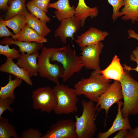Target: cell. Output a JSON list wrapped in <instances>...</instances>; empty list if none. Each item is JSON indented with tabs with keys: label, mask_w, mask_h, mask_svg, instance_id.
Returning a JSON list of instances; mask_svg holds the SVG:
<instances>
[{
	"label": "cell",
	"mask_w": 138,
	"mask_h": 138,
	"mask_svg": "<svg viewBox=\"0 0 138 138\" xmlns=\"http://www.w3.org/2000/svg\"><path fill=\"white\" fill-rule=\"evenodd\" d=\"M109 3L113 7V12L112 18L113 21H115L118 17L119 10L125 4L124 0H108Z\"/></svg>",
	"instance_id": "f1b7e54d"
},
{
	"label": "cell",
	"mask_w": 138,
	"mask_h": 138,
	"mask_svg": "<svg viewBox=\"0 0 138 138\" xmlns=\"http://www.w3.org/2000/svg\"><path fill=\"white\" fill-rule=\"evenodd\" d=\"M25 5L30 13L36 17L48 22H50L51 19L47 15L45 12L36 6L31 0L27 2Z\"/></svg>",
	"instance_id": "4316f807"
},
{
	"label": "cell",
	"mask_w": 138,
	"mask_h": 138,
	"mask_svg": "<svg viewBox=\"0 0 138 138\" xmlns=\"http://www.w3.org/2000/svg\"><path fill=\"white\" fill-rule=\"evenodd\" d=\"M15 100L10 98L5 99L0 98V118L4 112L7 110H8L11 113L13 110L10 107V105Z\"/></svg>",
	"instance_id": "f546056e"
},
{
	"label": "cell",
	"mask_w": 138,
	"mask_h": 138,
	"mask_svg": "<svg viewBox=\"0 0 138 138\" xmlns=\"http://www.w3.org/2000/svg\"><path fill=\"white\" fill-rule=\"evenodd\" d=\"M12 38L14 40L27 42H37L43 43L47 42V39L39 35L27 24L18 34H14Z\"/></svg>",
	"instance_id": "ac0fdd59"
},
{
	"label": "cell",
	"mask_w": 138,
	"mask_h": 138,
	"mask_svg": "<svg viewBox=\"0 0 138 138\" xmlns=\"http://www.w3.org/2000/svg\"><path fill=\"white\" fill-rule=\"evenodd\" d=\"M49 8L56 9L55 16L60 21L75 16V8L74 5H70L69 0H58L55 2L49 3L48 8Z\"/></svg>",
	"instance_id": "2e32d148"
},
{
	"label": "cell",
	"mask_w": 138,
	"mask_h": 138,
	"mask_svg": "<svg viewBox=\"0 0 138 138\" xmlns=\"http://www.w3.org/2000/svg\"><path fill=\"white\" fill-rule=\"evenodd\" d=\"M5 20L1 17L0 19V37H12L14 34L9 30L6 27Z\"/></svg>",
	"instance_id": "d6a6232c"
},
{
	"label": "cell",
	"mask_w": 138,
	"mask_h": 138,
	"mask_svg": "<svg viewBox=\"0 0 138 138\" xmlns=\"http://www.w3.org/2000/svg\"><path fill=\"white\" fill-rule=\"evenodd\" d=\"M108 34L109 33L107 31H102L91 27L80 35L77 36V38L75 41L81 48L98 44L104 40Z\"/></svg>",
	"instance_id": "7c38bea8"
},
{
	"label": "cell",
	"mask_w": 138,
	"mask_h": 138,
	"mask_svg": "<svg viewBox=\"0 0 138 138\" xmlns=\"http://www.w3.org/2000/svg\"><path fill=\"white\" fill-rule=\"evenodd\" d=\"M130 60L135 62L137 63V66L135 68H132L131 67L127 66L125 64L123 65V68L129 71L133 70L138 72V47H137L132 52V54L130 56Z\"/></svg>",
	"instance_id": "1f68e13d"
},
{
	"label": "cell",
	"mask_w": 138,
	"mask_h": 138,
	"mask_svg": "<svg viewBox=\"0 0 138 138\" xmlns=\"http://www.w3.org/2000/svg\"><path fill=\"white\" fill-rule=\"evenodd\" d=\"M0 71L14 75L25 82L28 85H33L29 72L15 63L11 58H7L5 62L1 66Z\"/></svg>",
	"instance_id": "5bb4252c"
},
{
	"label": "cell",
	"mask_w": 138,
	"mask_h": 138,
	"mask_svg": "<svg viewBox=\"0 0 138 138\" xmlns=\"http://www.w3.org/2000/svg\"><path fill=\"white\" fill-rule=\"evenodd\" d=\"M123 67L120 62V59L116 55L113 57L109 65L104 70H101V74L106 78L120 81L124 72Z\"/></svg>",
	"instance_id": "d6986e66"
},
{
	"label": "cell",
	"mask_w": 138,
	"mask_h": 138,
	"mask_svg": "<svg viewBox=\"0 0 138 138\" xmlns=\"http://www.w3.org/2000/svg\"><path fill=\"white\" fill-rule=\"evenodd\" d=\"M26 0H10L5 17V20H8L19 14L25 16L29 12L26 7Z\"/></svg>",
	"instance_id": "cb8c5ba5"
},
{
	"label": "cell",
	"mask_w": 138,
	"mask_h": 138,
	"mask_svg": "<svg viewBox=\"0 0 138 138\" xmlns=\"http://www.w3.org/2000/svg\"><path fill=\"white\" fill-rule=\"evenodd\" d=\"M12 74H10L8 76L7 83L4 86L0 87V98H10L15 100L16 97L14 93V90L16 88L21 85L22 80L17 77L12 80Z\"/></svg>",
	"instance_id": "603a6c76"
},
{
	"label": "cell",
	"mask_w": 138,
	"mask_h": 138,
	"mask_svg": "<svg viewBox=\"0 0 138 138\" xmlns=\"http://www.w3.org/2000/svg\"><path fill=\"white\" fill-rule=\"evenodd\" d=\"M124 7L119 13L118 17L123 16L121 18L123 20L138 21V0H124Z\"/></svg>",
	"instance_id": "44dd1931"
},
{
	"label": "cell",
	"mask_w": 138,
	"mask_h": 138,
	"mask_svg": "<svg viewBox=\"0 0 138 138\" xmlns=\"http://www.w3.org/2000/svg\"><path fill=\"white\" fill-rule=\"evenodd\" d=\"M123 98L121 83L119 81L114 80L99 97L96 105V109L100 106L98 111L101 109H104L106 118L110 107Z\"/></svg>",
	"instance_id": "9c48e42d"
},
{
	"label": "cell",
	"mask_w": 138,
	"mask_h": 138,
	"mask_svg": "<svg viewBox=\"0 0 138 138\" xmlns=\"http://www.w3.org/2000/svg\"><path fill=\"white\" fill-rule=\"evenodd\" d=\"M54 49L45 47L41 49L38 58V70L40 76L57 84L60 83L59 78H62L64 75V70L61 65L52 63L50 61V57Z\"/></svg>",
	"instance_id": "8992f818"
},
{
	"label": "cell",
	"mask_w": 138,
	"mask_h": 138,
	"mask_svg": "<svg viewBox=\"0 0 138 138\" xmlns=\"http://www.w3.org/2000/svg\"><path fill=\"white\" fill-rule=\"evenodd\" d=\"M128 38H134L138 41V33H136L134 30L130 29L128 30Z\"/></svg>",
	"instance_id": "74e56055"
},
{
	"label": "cell",
	"mask_w": 138,
	"mask_h": 138,
	"mask_svg": "<svg viewBox=\"0 0 138 138\" xmlns=\"http://www.w3.org/2000/svg\"><path fill=\"white\" fill-rule=\"evenodd\" d=\"M103 47L100 42L97 44L80 48L81 55L79 56L83 67L101 74L99 56Z\"/></svg>",
	"instance_id": "ba28073f"
},
{
	"label": "cell",
	"mask_w": 138,
	"mask_h": 138,
	"mask_svg": "<svg viewBox=\"0 0 138 138\" xmlns=\"http://www.w3.org/2000/svg\"><path fill=\"white\" fill-rule=\"evenodd\" d=\"M20 54V57L17 59V64L28 72L31 76H37V60L39 55L38 51L31 54L21 52Z\"/></svg>",
	"instance_id": "9a60e30c"
},
{
	"label": "cell",
	"mask_w": 138,
	"mask_h": 138,
	"mask_svg": "<svg viewBox=\"0 0 138 138\" xmlns=\"http://www.w3.org/2000/svg\"><path fill=\"white\" fill-rule=\"evenodd\" d=\"M51 0H31L37 7L45 13L48 12V6Z\"/></svg>",
	"instance_id": "836d02e7"
},
{
	"label": "cell",
	"mask_w": 138,
	"mask_h": 138,
	"mask_svg": "<svg viewBox=\"0 0 138 138\" xmlns=\"http://www.w3.org/2000/svg\"><path fill=\"white\" fill-rule=\"evenodd\" d=\"M56 99V105L54 110L57 114L77 112L78 100L74 89L64 84H56L53 88Z\"/></svg>",
	"instance_id": "5b68a950"
},
{
	"label": "cell",
	"mask_w": 138,
	"mask_h": 138,
	"mask_svg": "<svg viewBox=\"0 0 138 138\" xmlns=\"http://www.w3.org/2000/svg\"><path fill=\"white\" fill-rule=\"evenodd\" d=\"M9 0H0V9L1 10H8L9 6L7 3Z\"/></svg>",
	"instance_id": "8d00e7d4"
},
{
	"label": "cell",
	"mask_w": 138,
	"mask_h": 138,
	"mask_svg": "<svg viewBox=\"0 0 138 138\" xmlns=\"http://www.w3.org/2000/svg\"><path fill=\"white\" fill-rule=\"evenodd\" d=\"M129 72L124 69L119 81L124 99L121 112L124 118L138 114V82L131 76Z\"/></svg>",
	"instance_id": "3957f363"
},
{
	"label": "cell",
	"mask_w": 138,
	"mask_h": 138,
	"mask_svg": "<svg viewBox=\"0 0 138 138\" xmlns=\"http://www.w3.org/2000/svg\"><path fill=\"white\" fill-rule=\"evenodd\" d=\"M75 16L80 20L81 27L84 26L86 19L90 17L93 18L98 15V10L96 7L91 8L86 4L85 0H78V5L75 8Z\"/></svg>",
	"instance_id": "ffe728a7"
},
{
	"label": "cell",
	"mask_w": 138,
	"mask_h": 138,
	"mask_svg": "<svg viewBox=\"0 0 138 138\" xmlns=\"http://www.w3.org/2000/svg\"><path fill=\"white\" fill-rule=\"evenodd\" d=\"M118 112L113 124L111 127L106 131L100 132L98 134V138H107L116 132L122 129L130 130L132 128L130 123L129 117L123 118L121 112V106L123 103L121 100L117 102Z\"/></svg>",
	"instance_id": "4fadbf2b"
},
{
	"label": "cell",
	"mask_w": 138,
	"mask_h": 138,
	"mask_svg": "<svg viewBox=\"0 0 138 138\" xmlns=\"http://www.w3.org/2000/svg\"><path fill=\"white\" fill-rule=\"evenodd\" d=\"M41 138H77L75 122L71 119L58 120Z\"/></svg>",
	"instance_id": "30bf717a"
},
{
	"label": "cell",
	"mask_w": 138,
	"mask_h": 138,
	"mask_svg": "<svg viewBox=\"0 0 138 138\" xmlns=\"http://www.w3.org/2000/svg\"><path fill=\"white\" fill-rule=\"evenodd\" d=\"M128 129H122L119 131L118 133L113 138H131L128 131Z\"/></svg>",
	"instance_id": "e575fe53"
},
{
	"label": "cell",
	"mask_w": 138,
	"mask_h": 138,
	"mask_svg": "<svg viewBox=\"0 0 138 138\" xmlns=\"http://www.w3.org/2000/svg\"><path fill=\"white\" fill-rule=\"evenodd\" d=\"M43 135L37 129L30 128L24 131L21 138H41Z\"/></svg>",
	"instance_id": "4dcf8cb0"
},
{
	"label": "cell",
	"mask_w": 138,
	"mask_h": 138,
	"mask_svg": "<svg viewBox=\"0 0 138 138\" xmlns=\"http://www.w3.org/2000/svg\"><path fill=\"white\" fill-rule=\"evenodd\" d=\"M8 44L5 45L0 44V54L5 56L7 58H11L13 59H17L21 55L19 53L20 51L17 50L15 48H10Z\"/></svg>",
	"instance_id": "83f0119b"
},
{
	"label": "cell",
	"mask_w": 138,
	"mask_h": 138,
	"mask_svg": "<svg viewBox=\"0 0 138 138\" xmlns=\"http://www.w3.org/2000/svg\"><path fill=\"white\" fill-rule=\"evenodd\" d=\"M26 18L27 24L41 37L45 38L51 32L47 26L46 21L40 20L29 12Z\"/></svg>",
	"instance_id": "7402d4cb"
},
{
	"label": "cell",
	"mask_w": 138,
	"mask_h": 138,
	"mask_svg": "<svg viewBox=\"0 0 138 138\" xmlns=\"http://www.w3.org/2000/svg\"><path fill=\"white\" fill-rule=\"evenodd\" d=\"M20 138L15 127L8 122V119L2 116L0 118V138Z\"/></svg>",
	"instance_id": "d4e9b609"
},
{
	"label": "cell",
	"mask_w": 138,
	"mask_h": 138,
	"mask_svg": "<svg viewBox=\"0 0 138 138\" xmlns=\"http://www.w3.org/2000/svg\"><path fill=\"white\" fill-rule=\"evenodd\" d=\"M1 44H8L9 45H15L19 48L20 52L31 54L43 48V43L37 42H27L14 40L9 37H4L0 41Z\"/></svg>",
	"instance_id": "e0dca14e"
},
{
	"label": "cell",
	"mask_w": 138,
	"mask_h": 138,
	"mask_svg": "<svg viewBox=\"0 0 138 138\" xmlns=\"http://www.w3.org/2000/svg\"><path fill=\"white\" fill-rule=\"evenodd\" d=\"M54 31V36L59 37L62 43H67V39L70 38L74 40V34L78 31L81 27L80 20L75 16L63 19Z\"/></svg>",
	"instance_id": "8fae6325"
},
{
	"label": "cell",
	"mask_w": 138,
	"mask_h": 138,
	"mask_svg": "<svg viewBox=\"0 0 138 138\" xmlns=\"http://www.w3.org/2000/svg\"><path fill=\"white\" fill-rule=\"evenodd\" d=\"M111 81V79L105 78L101 74L94 71L89 78H83L76 83L74 89L77 96L84 95L89 100L97 102Z\"/></svg>",
	"instance_id": "6da1fadb"
},
{
	"label": "cell",
	"mask_w": 138,
	"mask_h": 138,
	"mask_svg": "<svg viewBox=\"0 0 138 138\" xmlns=\"http://www.w3.org/2000/svg\"><path fill=\"white\" fill-rule=\"evenodd\" d=\"M51 62L56 61L61 63L64 70L62 78L66 82L74 74L79 72L83 67L80 56L75 50L68 44L59 48H54L50 57Z\"/></svg>",
	"instance_id": "7a4b0ae2"
},
{
	"label": "cell",
	"mask_w": 138,
	"mask_h": 138,
	"mask_svg": "<svg viewBox=\"0 0 138 138\" xmlns=\"http://www.w3.org/2000/svg\"><path fill=\"white\" fill-rule=\"evenodd\" d=\"M83 111L81 116L75 115L77 138H92L97 130L95 122L97 110L94 102L83 100Z\"/></svg>",
	"instance_id": "277c9868"
},
{
	"label": "cell",
	"mask_w": 138,
	"mask_h": 138,
	"mask_svg": "<svg viewBox=\"0 0 138 138\" xmlns=\"http://www.w3.org/2000/svg\"><path fill=\"white\" fill-rule=\"evenodd\" d=\"M31 97L33 107L41 112L50 113L56 105V99L53 88L49 87H39L34 90Z\"/></svg>",
	"instance_id": "52a82bcc"
},
{
	"label": "cell",
	"mask_w": 138,
	"mask_h": 138,
	"mask_svg": "<svg viewBox=\"0 0 138 138\" xmlns=\"http://www.w3.org/2000/svg\"><path fill=\"white\" fill-rule=\"evenodd\" d=\"M128 132L131 138H138V126L129 130Z\"/></svg>",
	"instance_id": "d590c367"
},
{
	"label": "cell",
	"mask_w": 138,
	"mask_h": 138,
	"mask_svg": "<svg viewBox=\"0 0 138 138\" xmlns=\"http://www.w3.org/2000/svg\"><path fill=\"white\" fill-rule=\"evenodd\" d=\"M6 26L11 29L15 34L19 33L21 29L27 24L26 16L24 15H17L12 18L5 20Z\"/></svg>",
	"instance_id": "484cf974"
}]
</instances>
